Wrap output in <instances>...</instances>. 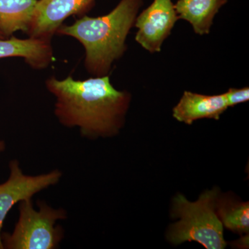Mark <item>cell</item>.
<instances>
[{"label": "cell", "instance_id": "cell-1", "mask_svg": "<svg viewBox=\"0 0 249 249\" xmlns=\"http://www.w3.org/2000/svg\"><path fill=\"white\" fill-rule=\"evenodd\" d=\"M55 98L54 114L62 125L76 127L85 138H107L117 135L124 127L132 96L116 89L109 75L76 80L71 76L45 81Z\"/></svg>", "mask_w": 249, "mask_h": 249}, {"label": "cell", "instance_id": "cell-2", "mask_svg": "<svg viewBox=\"0 0 249 249\" xmlns=\"http://www.w3.org/2000/svg\"><path fill=\"white\" fill-rule=\"evenodd\" d=\"M143 4L144 0H121L109 14L83 16L71 25L60 26L56 34L71 36L83 45L84 65L90 74L107 76L127 51V36Z\"/></svg>", "mask_w": 249, "mask_h": 249}, {"label": "cell", "instance_id": "cell-3", "mask_svg": "<svg viewBox=\"0 0 249 249\" xmlns=\"http://www.w3.org/2000/svg\"><path fill=\"white\" fill-rule=\"evenodd\" d=\"M218 191L204 192L195 202L187 200L182 195L174 198V217L180 220L170 228L168 237L174 245L196 241L208 249H223L227 247L223 224L215 212Z\"/></svg>", "mask_w": 249, "mask_h": 249}, {"label": "cell", "instance_id": "cell-4", "mask_svg": "<svg viewBox=\"0 0 249 249\" xmlns=\"http://www.w3.org/2000/svg\"><path fill=\"white\" fill-rule=\"evenodd\" d=\"M37 211L31 199L19 202V219L14 231L1 234L4 249H54L60 245L64 230L55 224L67 219V211L53 209L43 201H37Z\"/></svg>", "mask_w": 249, "mask_h": 249}, {"label": "cell", "instance_id": "cell-5", "mask_svg": "<svg viewBox=\"0 0 249 249\" xmlns=\"http://www.w3.org/2000/svg\"><path fill=\"white\" fill-rule=\"evenodd\" d=\"M9 170L7 181L0 184V249H4L1 229L10 210L18 202L31 199L37 193L58 184L63 175L58 169L36 176L26 175L16 160L10 161Z\"/></svg>", "mask_w": 249, "mask_h": 249}, {"label": "cell", "instance_id": "cell-6", "mask_svg": "<svg viewBox=\"0 0 249 249\" xmlns=\"http://www.w3.org/2000/svg\"><path fill=\"white\" fill-rule=\"evenodd\" d=\"M178 19L173 0H153L136 18V42L149 53H160Z\"/></svg>", "mask_w": 249, "mask_h": 249}, {"label": "cell", "instance_id": "cell-7", "mask_svg": "<svg viewBox=\"0 0 249 249\" xmlns=\"http://www.w3.org/2000/svg\"><path fill=\"white\" fill-rule=\"evenodd\" d=\"M96 0H37L27 34L34 38L52 40L64 21L85 16Z\"/></svg>", "mask_w": 249, "mask_h": 249}, {"label": "cell", "instance_id": "cell-8", "mask_svg": "<svg viewBox=\"0 0 249 249\" xmlns=\"http://www.w3.org/2000/svg\"><path fill=\"white\" fill-rule=\"evenodd\" d=\"M229 108L224 93L205 95L185 91L173 108V117L178 122L192 124L203 119L219 120Z\"/></svg>", "mask_w": 249, "mask_h": 249}, {"label": "cell", "instance_id": "cell-9", "mask_svg": "<svg viewBox=\"0 0 249 249\" xmlns=\"http://www.w3.org/2000/svg\"><path fill=\"white\" fill-rule=\"evenodd\" d=\"M22 58L34 70H44L53 61L52 41L45 39H19L14 36L0 39V59Z\"/></svg>", "mask_w": 249, "mask_h": 249}, {"label": "cell", "instance_id": "cell-10", "mask_svg": "<svg viewBox=\"0 0 249 249\" xmlns=\"http://www.w3.org/2000/svg\"><path fill=\"white\" fill-rule=\"evenodd\" d=\"M228 0H177L175 10L179 19L191 24L198 36L209 35L214 18Z\"/></svg>", "mask_w": 249, "mask_h": 249}, {"label": "cell", "instance_id": "cell-11", "mask_svg": "<svg viewBox=\"0 0 249 249\" xmlns=\"http://www.w3.org/2000/svg\"><path fill=\"white\" fill-rule=\"evenodd\" d=\"M37 0H0V30L6 38L21 31L27 34Z\"/></svg>", "mask_w": 249, "mask_h": 249}, {"label": "cell", "instance_id": "cell-12", "mask_svg": "<svg viewBox=\"0 0 249 249\" xmlns=\"http://www.w3.org/2000/svg\"><path fill=\"white\" fill-rule=\"evenodd\" d=\"M217 215L223 225L229 230L240 235L249 234V202L227 204L223 203L218 209Z\"/></svg>", "mask_w": 249, "mask_h": 249}, {"label": "cell", "instance_id": "cell-13", "mask_svg": "<svg viewBox=\"0 0 249 249\" xmlns=\"http://www.w3.org/2000/svg\"><path fill=\"white\" fill-rule=\"evenodd\" d=\"M228 107H232L237 105L247 102L249 100V87L240 88H230L224 93Z\"/></svg>", "mask_w": 249, "mask_h": 249}, {"label": "cell", "instance_id": "cell-14", "mask_svg": "<svg viewBox=\"0 0 249 249\" xmlns=\"http://www.w3.org/2000/svg\"><path fill=\"white\" fill-rule=\"evenodd\" d=\"M6 150V143L4 141L0 140V155Z\"/></svg>", "mask_w": 249, "mask_h": 249}, {"label": "cell", "instance_id": "cell-15", "mask_svg": "<svg viewBox=\"0 0 249 249\" xmlns=\"http://www.w3.org/2000/svg\"><path fill=\"white\" fill-rule=\"evenodd\" d=\"M6 38V37H5V36L4 34H3V33L1 32V30H0V39H4Z\"/></svg>", "mask_w": 249, "mask_h": 249}]
</instances>
